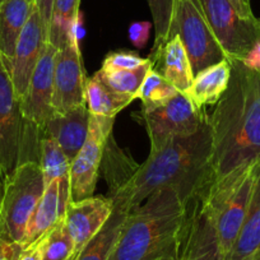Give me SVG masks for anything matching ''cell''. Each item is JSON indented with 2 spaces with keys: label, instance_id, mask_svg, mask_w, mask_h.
<instances>
[{
  "label": "cell",
  "instance_id": "cell-1",
  "mask_svg": "<svg viewBox=\"0 0 260 260\" xmlns=\"http://www.w3.org/2000/svg\"><path fill=\"white\" fill-rule=\"evenodd\" d=\"M227 60L229 87L209 115L211 184L204 197L211 208L260 165V72L241 60Z\"/></svg>",
  "mask_w": 260,
  "mask_h": 260
},
{
  "label": "cell",
  "instance_id": "cell-2",
  "mask_svg": "<svg viewBox=\"0 0 260 260\" xmlns=\"http://www.w3.org/2000/svg\"><path fill=\"white\" fill-rule=\"evenodd\" d=\"M212 137L209 117L189 137L174 138L154 151L116 191L109 195L114 209L129 213L161 187H174L182 201L206 192L211 184Z\"/></svg>",
  "mask_w": 260,
  "mask_h": 260
},
{
  "label": "cell",
  "instance_id": "cell-3",
  "mask_svg": "<svg viewBox=\"0 0 260 260\" xmlns=\"http://www.w3.org/2000/svg\"><path fill=\"white\" fill-rule=\"evenodd\" d=\"M186 203L174 187H161L127 213L109 260H157L177 249Z\"/></svg>",
  "mask_w": 260,
  "mask_h": 260
},
{
  "label": "cell",
  "instance_id": "cell-4",
  "mask_svg": "<svg viewBox=\"0 0 260 260\" xmlns=\"http://www.w3.org/2000/svg\"><path fill=\"white\" fill-rule=\"evenodd\" d=\"M45 180L39 162L26 161L4 181L0 206V236L23 241L26 227L45 191Z\"/></svg>",
  "mask_w": 260,
  "mask_h": 260
},
{
  "label": "cell",
  "instance_id": "cell-5",
  "mask_svg": "<svg viewBox=\"0 0 260 260\" xmlns=\"http://www.w3.org/2000/svg\"><path fill=\"white\" fill-rule=\"evenodd\" d=\"M174 36L181 40L194 76L207 67L227 59L209 27L199 0H175L170 39Z\"/></svg>",
  "mask_w": 260,
  "mask_h": 260
},
{
  "label": "cell",
  "instance_id": "cell-6",
  "mask_svg": "<svg viewBox=\"0 0 260 260\" xmlns=\"http://www.w3.org/2000/svg\"><path fill=\"white\" fill-rule=\"evenodd\" d=\"M133 116L144 126L151 142V151H154L171 139L197 133L206 124L209 115L189 97L177 93L166 104L154 109H142Z\"/></svg>",
  "mask_w": 260,
  "mask_h": 260
},
{
  "label": "cell",
  "instance_id": "cell-7",
  "mask_svg": "<svg viewBox=\"0 0 260 260\" xmlns=\"http://www.w3.org/2000/svg\"><path fill=\"white\" fill-rule=\"evenodd\" d=\"M27 126L9 67L0 56V172L4 181L24 162L29 139Z\"/></svg>",
  "mask_w": 260,
  "mask_h": 260
},
{
  "label": "cell",
  "instance_id": "cell-8",
  "mask_svg": "<svg viewBox=\"0 0 260 260\" xmlns=\"http://www.w3.org/2000/svg\"><path fill=\"white\" fill-rule=\"evenodd\" d=\"M227 59L242 60L260 40L259 19H244L229 0H199Z\"/></svg>",
  "mask_w": 260,
  "mask_h": 260
},
{
  "label": "cell",
  "instance_id": "cell-9",
  "mask_svg": "<svg viewBox=\"0 0 260 260\" xmlns=\"http://www.w3.org/2000/svg\"><path fill=\"white\" fill-rule=\"evenodd\" d=\"M115 117L92 116L88 136L69 170V194L71 202L93 197L99 179L100 167L104 159L105 147L112 136Z\"/></svg>",
  "mask_w": 260,
  "mask_h": 260
},
{
  "label": "cell",
  "instance_id": "cell-10",
  "mask_svg": "<svg viewBox=\"0 0 260 260\" xmlns=\"http://www.w3.org/2000/svg\"><path fill=\"white\" fill-rule=\"evenodd\" d=\"M177 260H224L213 214L204 192L186 202Z\"/></svg>",
  "mask_w": 260,
  "mask_h": 260
},
{
  "label": "cell",
  "instance_id": "cell-11",
  "mask_svg": "<svg viewBox=\"0 0 260 260\" xmlns=\"http://www.w3.org/2000/svg\"><path fill=\"white\" fill-rule=\"evenodd\" d=\"M86 84L79 40L76 39L59 50L55 59L52 94L55 114H65L69 110L86 105Z\"/></svg>",
  "mask_w": 260,
  "mask_h": 260
},
{
  "label": "cell",
  "instance_id": "cell-12",
  "mask_svg": "<svg viewBox=\"0 0 260 260\" xmlns=\"http://www.w3.org/2000/svg\"><path fill=\"white\" fill-rule=\"evenodd\" d=\"M57 51L59 50L50 42L45 45L42 56L35 68L26 93L21 99V110L24 120L41 130L46 125L47 120L55 114L52 107V94Z\"/></svg>",
  "mask_w": 260,
  "mask_h": 260
},
{
  "label": "cell",
  "instance_id": "cell-13",
  "mask_svg": "<svg viewBox=\"0 0 260 260\" xmlns=\"http://www.w3.org/2000/svg\"><path fill=\"white\" fill-rule=\"evenodd\" d=\"M46 44L41 18L39 11L35 7L28 22L19 35L13 59L9 62L12 82L19 101L26 93L32 74L40 57L42 56Z\"/></svg>",
  "mask_w": 260,
  "mask_h": 260
},
{
  "label": "cell",
  "instance_id": "cell-14",
  "mask_svg": "<svg viewBox=\"0 0 260 260\" xmlns=\"http://www.w3.org/2000/svg\"><path fill=\"white\" fill-rule=\"evenodd\" d=\"M114 211L110 197H89L79 202H69L64 214V223L73 239L76 251L79 252L84 245L104 227Z\"/></svg>",
  "mask_w": 260,
  "mask_h": 260
},
{
  "label": "cell",
  "instance_id": "cell-15",
  "mask_svg": "<svg viewBox=\"0 0 260 260\" xmlns=\"http://www.w3.org/2000/svg\"><path fill=\"white\" fill-rule=\"evenodd\" d=\"M255 170L250 172L235 187L234 191L227 195L226 198L222 201V203L218 204L216 208H211L208 206L212 214H213L219 245H221L224 257L236 241V237L239 235L240 229H241L245 216H246L250 195H251L252 182H254Z\"/></svg>",
  "mask_w": 260,
  "mask_h": 260
},
{
  "label": "cell",
  "instance_id": "cell-16",
  "mask_svg": "<svg viewBox=\"0 0 260 260\" xmlns=\"http://www.w3.org/2000/svg\"><path fill=\"white\" fill-rule=\"evenodd\" d=\"M69 202V179L54 180L45 186L41 201L27 223L26 234L22 241L24 249L41 240L56 226L57 222L64 217Z\"/></svg>",
  "mask_w": 260,
  "mask_h": 260
},
{
  "label": "cell",
  "instance_id": "cell-17",
  "mask_svg": "<svg viewBox=\"0 0 260 260\" xmlns=\"http://www.w3.org/2000/svg\"><path fill=\"white\" fill-rule=\"evenodd\" d=\"M91 114L87 105L69 110L65 114H54L42 129L44 136L54 139L72 164L83 147L88 136Z\"/></svg>",
  "mask_w": 260,
  "mask_h": 260
},
{
  "label": "cell",
  "instance_id": "cell-18",
  "mask_svg": "<svg viewBox=\"0 0 260 260\" xmlns=\"http://www.w3.org/2000/svg\"><path fill=\"white\" fill-rule=\"evenodd\" d=\"M260 246V165L255 170L249 207L236 241L224 260H251Z\"/></svg>",
  "mask_w": 260,
  "mask_h": 260
},
{
  "label": "cell",
  "instance_id": "cell-19",
  "mask_svg": "<svg viewBox=\"0 0 260 260\" xmlns=\"http://www.w3.org/2000/svg\"><path fill=\"white\" fill-rule=\"evenodd\" d=\"M35 0H4L0 4V56L9 67L22 29L34 12Z\"/></svg>",
  "mask_w": 260,
  "mask_h": 260
},
{
  "label": "cell",
  "instance_id": "cell-20",
  "mask_svg": "<svg viewBox=\"0 0 260 260\" xmlns=\"http://www.w3.org/2000/svg\"><path fill=\"white\" fill-rule=\"evenodd\" d=\"M156 65L161 68V72H158L165 79L172 84L177 92L186 96L194 81V72L186 50L179 36L171 37L165 44L153 67Z\"/></svg>",
  "mask_w": 260,
  "mask_h": 260
},
{
  "label": "cell",
  "instance_id": "cell-21",
  "mask_svg": "<svg viewBox=\"0 0 260 260\" xmlns=\"http://www.w3.org/2000/svg\"><path fill=\"white\" fill-rule=\"evenodd\" d=\"M231 77V65L227 59L207 67L194 76L191 87L186 96L199 109L216 105L226 92Z\"/></svg>",
  "mask_w": 260,
  "mask_h": 260
},
{
  "label": "cell",
  "instance_id": "cell-22",
  "mask_svg": "<svg viewBox=\"0 0 260 260\" xmlns=\"http://www.w3.org/2000/svg\"><path fill=\"white\" fill-rule=\"evenodd\" d=\"M79 6L81 0H54L47 42L57 50L64 49L73 40H79L78 27L82 18Z\"/></svg>",
  "mask_w": 260,
  "mask_h": 260
},
{
  "label": "cell",
  "instance_id": "cell-23",
  "mask_svg": "<svg viewBox=\"0 0 260 260\" xmlns=\"http://www.w3.org/2000/svg\"><path fill=\"white\" fill-rule=\"evenodd\" d=\"M134 100L137 99L133 96L111 91L96 77L92 76L91 78H87L86 105L92 116L115 117Z\"/></svg>",
  "mask_w": 260,
  "mask_h": 260
},
{
  "label": "cell",
  "instance_id": "cell-24",
  "mask_svg": "<svg viewBox=\"0 0 260 260\" xmlns=\"http://www.w3.org/2000/svg\"><path fill=\"white\" fill-rule=\"evenodd\" d=\"M127 213L114 209L101 230L78 252L76 260H109L111 250L124 227Z\"/></svg>",
  "mask_w": 260,
  "mask_h": 260
},
{
  "label": "cell",
  "instance_id": "cell-25",
  "mask_svg": "<svg viewBox=\"0 0 260 260\" xmlns=\"http://www.w3.org/2000/svg\"><path fill=\"white\" fill-rule=\"evenodd\" d=\"M152 67H153V62L151 60L148 64L134 71H107V69L101 68L93 74V77H96L111 91L120 94L133 96L138 100L142 84Z\"/></svg>",
  "mask_w": 260,
  "mask_h": 260
},
{
  "label": "cell",
  "instance_id": "cell-26",
  "mask_svg": "<svg viewBox=\"0 0 260 260\" xmlns=\"http://www.w3.org/2000/svg\"><path fill=\"white\" fill-rule=\"evenodd\" d=\"M39 164L44 174L45 185H49L54 180L69 179L71 162L68 157L54 139L44 136V133L40 141Z\"/></svg>",
  "mask_w": 260,
  "mask_h": 260
},
{
  "label": "cell",
  "instance_id": "cell-27",
  "mask_svg": "<svg viewBox=\"0 0 260 260\" xmlns=\"http://www.w3.org/2000/svg\"><path fill=\"white\" fill-rule=\"evenodd\" d=\"M153 18L154 28V44L149 59L154 64L157 57L161 54L165 44L170 39V28H171L172 18H174L175 0H147Z\"/></svg>",
  "mask_w": 260,
  "mask_h": 260
},
{
  "label": "cell",
  "instance_id": "cell-28",
  "mask_svg": "<svg viewBox=\"0 0 260 260\" xmlns=\"http://www.w3.org/2000/svg\"><path fill=\"white\" fill-rule=\"evenodd\" d=\"M180 92L176 91L172 84L165 79V77L152 67L144 78L143 84L139 92V99L142 100V109L149 110L166 104L174 99Z\"/></svg>",
  "mask_w": 260,
  "mask_h": 260
},
{
  "label": "cell",
  "instance_id": "cell-29",
  "mask_svg": "<svg viewBox=\"0 0 260 260\" xmlns=\"http://www.w3.org/2000/svg\"><path fill=\"white\" fill-rule=\"evenodd\" d=\"M42 260H69L76 254V245L64 223V217L41 239Z\"/></svg>",
  "mask_w": 260,
  "mask_h": 260
},
{
  "label": "cell",
  "instance_id": "cell-30",
  "mask_svg": "<svg viewBox=\"0 0 260 260\" xmlns=\"http://www.w3.org/2000/svg\"><path fill=\"white\" fill-rule=\"evenodd\" d=\"M149 61V56L142 57L133 51H112L105 56L101 68L107 71H134Z\"/></svg>",
  "mask_w": 260,
  "mask_h": 260
},
{
  "label": "cell",
  "instance_id": "cell-31",
  "mask_svg": "<svg viewBox=\"0 0 260 260\" xmlns=\"http://www.w3.org/2000/svg\"><path fill=\"white\" fill-rule=\"evenodd\" d=\"M153 23L149 21L133 22L127 29V36L133 46L138 50H143L149 41V35Z\"/></svg>",
  "mask_w": 260,
  "mask_h": 260
},
{
  "label": "cell",
  "instance_id": "cell-32",
  "mask_svg": "<svg viewBox=\"0 0 260 260\" xmlns=\"http://www.w3.org/2000/svg\"><path fill=\"white\" fill-rule=\"evenodd\" d=\"M23 250L24 247L21 242L0 236V260H18Z\"/></svg>",
  "mask_w": 260,
  "mask_h": 260
},
{
  "label": "cell",
  "instance_id": "cell-33",
  "mask_svg": "<svg viewBox=\"0 0 260 260\" xmlns=\"http://www.w3.org/2000/svg\"><path fill=\"white\" fill-rule=\"evenodd\" d=\"M35 4H36V8H37V11H39L40 18H41V22H42V27H44L45 39H46V41H47L54 0H35Z\"/></svg>",
  "mask_w": 260,
  "mask_h": 260
},
{
  "label": "cell",
  "instance_id": "cell-34",
  "mask_svg": "<svg viewBox=\"0 0 260 260\" xmlns=\"http://www.w3.org/2000/svg\"><path fill=\"white\" fill-rule=\"evenodd\" d=\"M229 3L234 7L235 11L244 19H247V21H255V19H257L254 16V13H252L250 0H229Z\"/></svg>",
  "mask_w": 260,
  "mask_h": 260
},
{
  "label": "cell",
  "instance_id": "cell-35",
  "mask_svg": "<svg viewBox=\"0 0 260 260\" xmlns=\"http://www.w3.org/2000/svg\"><path fill=\"white\" fill-rule=\"evenodd\" d=\"M241 61L246 65L247 68L260 72V40L252 46V49L250 50L249 54H247Z\"/></svg>",
  "mask_w": 260,
  "mask_h": 260
},
{
  "label": "cell",
  "instance_id": "cell-36",
  "mask_svg": "<svg viewBox=\"0 0 260 260\" xmlns=\"http://www.w3.org/2000/svg\"><path fill=\"white\" fill-rule=\"evenodd\" d=\"M18 260H42V250H41V240L32 244L31 246L26 247L22 251Z\"/></svg>",
  "mask_w": 260,
  "mask_h": 260
},
{
  "label": "cell",
  "instance_id": "cell-37",
  "mask_svg": "<svg viewBox=\"0 0 260 260\" xmlns=\"http://www.w3.org/2000/svg\"><path fill=\"white\" fill-rule=\"evenodd\" d=\"M177 254H179V247H177V249H175V250H172V251L167 252L166 255L158 257L157 260H177Z\"/></svg>",
  "mask_w": 260,
  "mask_h": 260
},
{
  "label": "cell",
  "instance_id": "cell-38",
  "mask_svg": "<svg viewBox=\"0 0 260 260\" xmlns=\"http://www.w3.org/2000/svg\"><path fill=\"white\" fill-rule=\"evenodd\" d=\"M3 194H4V180L0 172V206H2V201H3Z\"/></svg>",
  "mask_w": 260,
  "mask_h": 260
},
{
  "label": "cell",
  "instance_id": "cell-39",
  "mask_svg": "<svg viewBox=\"0 0 260 260\" xmlns=\"http://www.w3.org/2000/svg\"><path fill=\"white\" fill-rule=\"evenodd\" d=\"M251 260H260V246H259V249L256 250V252L254 254V256L251 257Z\"/></svg>",
  "mask_w": 260,
  "mask_h": 260
},
{
  "label": "cell",
  "instance_id": "cell-40",
  "mask_svg": "<svg viewBox=\"0 0 260 260\" xmlns=\"http://www.w3.org/2000/svg\"><path fill=\"white\" fill-rule=\"evenodd\" d=\"M77 255H78V252H76V254H74V255H73V256H72V257H71V259H69V260H76Z\"/></svg>",
  "mask_w": 260,
  "mask_h": 260
},
{
  "label": "cell",
  "instance_id": "cell-41",
  "mask_svg": "<svg viewBox=\"0 0 260 260\" xmlns=\"http://www.w3.org/2000/svg\"><path fill=\"white\" fill-rule=\"evenodd\" d=\"M3 2H4V0H0V4H2V3H3Z\"/></svg>",
  "mask_w": 260,
  "mask_h": 260
},
{
  "label": "cell",
  "instance_id": "cell-42",
  "mask_svg": "<svg viewBox=\"0 0 260 260\" xmlns=\"http://www.w3.org/2000/svg\"><path fill=\"white\" fill-rule=\"evenodd\" d=\"M259 23H260V19H259Z\"/></svg>",
  "mask_w": 260,
  "mask_h": 260
}]
</instances>
